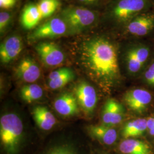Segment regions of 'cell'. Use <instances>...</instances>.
Listing matches in <instances>:
<instances>
[{
	"label": "cell",
	"instance_id": "5b68a950",
	"mask_svg": "<svg viewBox=\"0 0 154 154\" xmlns=\"http://www.w3.org/2000/svg\"><path fill=\"white\" fill-rule=\"evenodd\" d=\"M67 29L66 23L62 19L54 18L37 28L30 35V38H54L65 34Z\"/></svg>",
	"mask_w": 154,
	"mask_h": 154
},
{
	"label": "cell",
	"instance_id": "484cf974",
	"mask_svg": "<svg viewBox=\"0 0 154 154\" xmlns=\"http://www.w3.org/2000/svg\"><path fill=\"white\" fill-rule=\"evenodd\" d=\"M15 4V0H0V6L3 9L11 8Z\"/></svg>",
	"mask_w": 154,
	"mask_h": 154
},
{
	"label": "cell",
	"instance_id": "9c48e42d",
	"mask_svg": "<svg viewBox=\"0 0 154 154\" xmlns=\"http://www.w3.org/2000/svg\"><path fill=\"white\" fill-rule=\"evenodd\" d=\"M123 118L124 109L123 106L116 99H108L102 111V125L107 126H114L121 123Z\"/></svg>",
	"mask_w": 154,
	"mask_h": 154
},
{
	"label": "cell",
	"instance_id": "603a6c76",
	"mask_svg": "<svg viewBox=\"0 0 154 154\" xmlns=\"http://www.w3.org/2000/svg\"><path fill=\"white\" fill-rule=\"evenodd\" d=\"M47 154H76L71 148L66 146H61L51 149Z\"/></svg>",
	"mask_w": 154,
	"mask_h": 154
},
{
	"label": "cell",
	"instance_id": "52a82bcc",
	"mask_svg": "<svg viewBox=\"0 0 154 154\" xmlns=\"http://www.w3.org/2000/svg\"><path fill=\"white\" fill-rule=\"evenodd\" d=\"M124 100L130 110L142 113L147 109L152 100V95L147 90L136 88L127 91Z\"/></svg>",
	"mask_w": 154,
	"mask_h": 154
},
{
	"label": "cell",
	"instance_id": "3957f363",
	"mask_svg": "<svg viewBox=\"0 0 154 154\" xmlns=\"http://www.w3.org/2000/svg\"><path fill=\"white\" fill-rule=\"evenodd\" d=\"M62 20L71 32H80L93 23L95 15L93 11L82 8H69L62 12Z\"/></svg>",
	"mask_w": 154,
	"mask_h": 154
},
{
	"label": "cell",
	"instance_id": "83f0119b",
	"mask_svg": "<svg viewBox=\"0 0 154 154\" xmlns=\"http://www.w3.org/2000/svg\"><path fill=\"white\" fill-rule=\"evenodd\" d=\"M79 1L82 2H85V3H91V2H95L97 0H79Z\"/></svg>",
	"mask_w": 154,
	"mask_h": 154
},
{
	"label": "cell",
	"instance_id": "d4e9b609",
	"mask_svg": "<svg viewBox=\"0 0 154 154\" xmlns=\"http://www.w3.org/2000/svg\"><path fill=\"white\" fill-rule=\"evenodd\" d=\"M11 20V16L9 13L2 11L0 13V31L2 32L8 26Z\"/></svg>",
	"mask_w": 154,
	"mask_h": 154
},
{
	"label": "cell",
	"instance_id": "ac0fdd59",
	"mask_svg": "<svg viewBox=\"0 0 154 154\" xmlns=\"http://www.w3.org/2000/svg\"><path fill=\"white\" fill-rule=\"evenodd\" d=\"M119 149L123 154H153L148 143L134 139H125L120 143Z\"/></svg>",
	"mask_w": 154,
	"mask_h": 154
},
{
	"label": "cell",
	"instance_id": "7402d4cb",
	"mask_svg": "<svg viewBox=\"0 0 154 154\" xmlns=\"http://www.w3.org/2000/svg\"><path fill=\"white\" fill-rule=\"evenodd\" d=\"M60 6L58 0H40L37 6L40 12L41 18L51 16Z\"/></svg>",
	"mask_w": 154,
	"mask_h": 154
},
{
	"label": "cell",
	"instance_id": "ba28073f",
	"mask_svg": "<svg viewBox=\"0 0 154 154\" xmlns=\"http://www.w3.org/2000/svg\"><path fill=\"white\" fill-rule=\"evenodd\" d=\"M147 0H121L115 6L113 13L118 20L126 21L142 11Z\"/></svg>",
	"mask_w": 154,
	"mask_h": 154
},
{
	"label": "cell",
	"instance_id": "8992f818",
	"mask_svg": "<svg viewBox=\"0 0 154 154\" xmlns=\"http://www.w3.org/2000/svg\"><path fill=\"white\" fill-rule=\"evenodd\" d=\"M35 50L42 62L48 66H56L61 64L65 55L61 49L52 42H41L35 46Z\"/></svg>",
	"mask_w": 154,
	"mask_h": 154
},
{
	"label": "cell",
	"instance_id": "9a60e30c",
	"mask_svg": "<svg viewBox=\"0 0 154 154\" xmlns=\"http://www.w3.org/2000/svg\"><path fill=\"white\" fill-rule=\"evenodd\" d=\"M74 78V74L71 69L62 67L50 73L48 84L51 90L60 89L64 87Z\"/></svg>",
	"mask_w": 154,
	"mask_h": 154
},
{
	"label": "cell",
	"instance_id": "5bb4252c",
	"mask_svg": "<svg viewBox=\"0 0 154 154\" xmlns=\"http://www.w3.org/2000/svg\"><path fill=\"white\" fill-rule=\"evenodd\" d=\"M154 28V16L152 14H142L136 17L127 26L128 32L131 34L143 36Z\"/></svg>",
	"mask_w": 154,
	"mask_h": 154
},
{
	"label": "cell",
	"instance_id": "30bf717a",
	"mask_svg": "<svg viewBox=\"0 0 154 154\" xmlns=\"http://www.w3.org/2000/svg\"><path fill=\"white\" fill-rule=\"evenodd\" d=\"M149 49L145 46H138L129 50L127 53L126 62L128 72L132 74L138 72L147 61Z\"/></svg>",
	"mask_w": 154,
	"mask_h": 154
},
{
	"label": "cell",
	"instance_id": "6da1fadb",
	"mask_svg": "<svg viewBox=\"0 0 154 154\" xmlns=\"http://www.w3.org/2000/svg\"><path fill=\"white\" fill-rule=\"evenodd\" d=\"M83 64L99 83L111 86L119 76L118 55L114 45L102 38L89 40L83 46Z\"/></svg>",
	"mask_w": 154,
	"mask_h": 154
},
{
	"label": "cell",
	"instance_id": "d6986e66",
	"mask_svg": "<svg viewBox=\"0 0 154 154\" xmlns=\"http://www.w3.org/2000/svg\"><path fill=\"white\" fill-rule=\"evenodd\" d=\"M41 19L37 5L29 4L22 11L21 22L23 28L32 29L36 26Z\"/></svg>",
	"mask_w": 154,
	"mask_h": 154
},
{
	"label": "cell",
	"instance_id": "ffe728a7",
	"mask_svg": "<svg viewBox=\"0 0 154 154\" xmlns=\"http://www.w3.org/2000/svg\"><path fill=\"white\" fill-rule=\"evenodd\" d=\"M147 129V119L139 118L127 122L123 127L122 135L125 139L141 136Z\"/></svg>",
	"mask_w": 154,
	"mask_h": 154
},
{
	"label": "cell",
	"instance_id": "2e32d148",
	"mask_svg": "<svg viewBox=\"0 0 154 154\" xmlns=\"http://www.w3.org/2000/svg\"><path fill=\"white\" fill-rule=\"evenodd\" d=\"M88 132L94 139L106 145H112L118 138V133L112 127L103 125L90 126L88 127Z\"/></svg>",
	"mask_w": 154,
	"mask_h": 154
},
{
	"label": "cell",
	"instance_id": "8fae6325",
	"mask_svg": "<svg viewBox=\"0 0 154 154\" xmlns=\"http://www.w3.org/2000/svg\"><path fill=\"white\" fill-rule=\"evenodd\" d=\"M18 78L26 83H33L37 81L41 75V70L35 61L26 57L20 62L16 70Z\"/></svg>",
	"mask_w": 154,
	"mask_h": 154
},
{
	"label": "cell",
	"instance_id": "277c9868",
	"mask_svg": "<svg viewBox=\"0 0 154 154\" xmlns=\"http://www.w3.org/2000/svg\"><path fill=\"white\" fill-rule=\"evenodd\" d=\"M74 92L81 109L88 115L93 114L98 100L93 86L85 81H81L74 87Z\"/></svg>",
	"mask_w": 154,
	"mask_h": 154
},
{
	"label": "cell",
	"instance_id": "7a4b0ae2",
	"mask_svg": "<svg viewBox=\"0 0 154 154\" xmlns=\"http://www.w3.org/2000/svg\"><path fill=\"white\" fill-rule=\"evenodd\" d=\"M23 123L15 113L9 112L0 119L1 143L8 154H17L22 140Z\"/></svg>",
	"mask_w": 154,
	"mask_h": 154
},
{
	"label": "cell",
	"instance_id": "4fadbf2b",
	"mask_svg": "<svg viewBox=\"0 0 154 154\" xmlns=\"http://www.w3.org/2000/svg\"><path fill=\"white\" fill-rule=\"evenodd\" d=\"M78 106L75 96L70 93L62 94L55 99L54 103L56 111L65 116L76 115L79 111Z\"/></svg>",
	"mask_w": 154,
	"mask_h": 154
},
{
	"label": "cell",
	"instance_id": "f1b7e54d",
	"mask_svg": "<svg viewBox=\"0 0 154 154\" xmlns=\"http://www.w3.org/2000/svg\"><path fill=\"white\" fill-rule=\"evenodd\" d=\"M149 134L152 136H154V128H153L152 129L149 130Z\"/></svg>",
	"mask_w": 154,
	"mask_h": 154
},
{
	"label": "cell",
	"instance_id": "7c38bea8",
	"mask_svg": "<svg viewBox=\"0 0 154 154\" xmlns=\"http://www.w3.org/2000/svg\"><path fill=\"white\" fill-rule=\"evenodd\" d=\"M23 48L21 38L13 35L6 39L0 47V59L2 63L7 64L14 60Z\"/></svg>",
	"mask_w": 154,
	"mask_h": 154
},
{
	"label": "cell",
	"instance_id": "e0dca14e",
	"mask_svg": "<svg viewBox=\"0 0 154 154\" xmlns=\"http://www.w3.org/2000/svg\"><path fill=\"white\" fill-rule=\"evenodd\" d=\"M32 115L37 125L45 131L51 130L56 123L55 116L45 106L35 107L32 110Z\"/></svg>",
	"mask_w": 154,
	"mask_h": 154
},
{
	"label": "cell",
	"instance_id": "44dd1931",
	"mask_svg": "<svg viewBox=\"0 0 154 154\" xmlns=\"http://www.w3.org/2000/svg\"><path fill=\"white\" fill-rule=\"evenodd\" d=\"M44 91L42 88L36 84H29L22 86L20 90V97L22 100L28 103H31L41 99Z\"/></svg>",
	"mask_w": 154,
	"mask_h": 154
},
{
	"label": "cell",
	"instance_id": "cb8c5ba5",
	"mask_svg": "<svg viewBox=\"0 0 154 154\" xmlns=\"http://www.w3.org/2000/svg\"><path fill=\"white\" fill-rule=\"evenodd\" d=\"M144 79L149 85L154 86V62L145 72Z\"/></svg>",
	"mask_w": 154,
	"mask_h": 154
},
{
	"label": "cell",
	"instance_id": "4316f807",
	"mask_svg": "<svg viewBox=\"0 0 154 154\" xmlns=\"http://www.w3.org/2000/svg\"><path fill=\"white\" fill-rule=\"evenodd\" d=\"M147 126L149 130L154 128V116L151 117L147 119Z\"/></svg>",
	"mask_w": 154,
	"mask_h": 154
}]
</instances>
